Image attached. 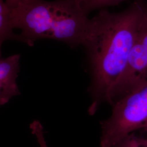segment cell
I'll return each instance as SVG.
<instances>
[{"mask_svg": "<svg viewBox=\"0 0 147 147\" xmlns=\"http://www.w3.org/2000/svg\"><path fill=\"white\" fill-rule=\"evenodd\" d=\"M13 26L11 19V8L5 1L0 0V44L8 40L21 42L19 34L13 32Z\"/></svg>", "mask_w": 147, "mask_h": 147, "instance_id": "8992f818", "label": "cell"}, {"mask_svg": "<svg viewBox=\"0 0 147 147\" xmlns=\"http://www.w3.org/2000/svg\"><path fill=\"white\" fill-rule=\"evenodd\" d=\"M80 5L88 15L91 11L107 7L117 5L127 0H78Z\"/></svg>", "mask_w": 147, "mask_h": 147, "instance_id": "ba28073f", "label": "cell"}, {"mask_svg": "<svg viewBox=\"0 0 147 147\" xmlns=\"http://www.w3.org/2000/svg\"><path fill=\"white\" fill-rule=\"evenodd\" d=\"M115 147H147V127L130 134Z\"/></svg>", "mask_w": 147, "mask_h": 147, "instance_id": "52a82bcc", "label": "cell"}, {"mask_svg": "<svg viewBox=\"0 0 147 147\" xmlns=\"http://www.w3.org/2000/svg\"><path fill=\"white\" fill-rule=\"evenodd\" d=\"M111 116L101 121L100 147H115L132 132L147 127V84L112 105Z\"/></svg>", "mask_w": 147, "mask_h": 147, "instance_id": "3957f363", "label": "cell"}, {"mask_svg": "<svg viewBox=\"0 0 147 147\" xmlns=\"http://www.w3.org/2000/svg\"><path fill=\"white\" fill-rule=\"evenodd\" d=\"M147 23V3L134 0L125 10L111 13L100 9L89 19L83 45L89 61L92 102L88 112L94 115L107 102L111 89L124 71L132 48Z\"/></svg>", "mask_w": 147, "mask_h": 147, "instance_id": "6da1fadb", "label": "cell"}, {"mask_svg": "<svg viewBox=\"0 0 147 147\" xmlns=\"http://www.w3.org/2000/svg\"><path fill=\"white\" fill-rule=\"evenodd\" d=\"M147 84V23L137 38L126 68L109 94L107 102L113 105L134 89Z\"/></svg>", "mask_w": 147, "mask_h": 147, "instance_id": "277c9868", "label": "cell"}, {"mask_svg": "<svg viewBox=\"0 0 147 147\" xmlns=\"http://www.w3.org/2000/svg\"><path fill=\"white\" fill-rule=\"evenodd\" d=\"M30 129L32 134L36 137L39 147H48L45 139L44 128L42 123L39 121L34 120L30 124Z\"/></svg>", "mask_w": 147, "mask_h": 147, "instance_id": "9c48e42d", "label": "cell"}, {"mask_svg": "<svg viewBox=\"0 0 147 147\" xmlns=\"http://www.w3.org/2000/svg\"><path fill=\"white\" fill-rule=\"evenodd\" d=\"M11 19L21 30V42L30 47L42 39L82 45L89 21L78 0H20L11 8Z\"/></svg>", "mask_w": 147, "mask_h": 147, "instance_id": "7a4b0ae2", "label": "cell"}, {"mask_svg": "<svg viewBox=\"0 0 147 147\" xmlns=\"http://www.w3.org/2000/svg\"><path fill=\"white\" fill-rule=\"evenodd\" d=\"M20 55L14 54L0 59V105L7 104L20 95L16 80L20 71Z\"/></svg>", "mask_w": 147, "mask_h": 147, "instance_id": "5b68a950", "label": "cell"}]
</instances>
